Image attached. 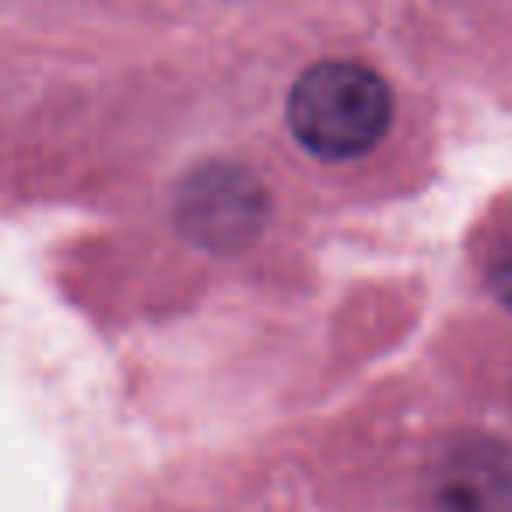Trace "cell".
<instances>
[{
  "instance_id": "cell-1",
  "label": "cell",
  "mask_w": 512,
  "mask_h": 512,
  "mask_svg": "<svg viewBox=\"0 0 512 512\" xmlns=\"http://www.w3.org/2000/svg\"><path fill=\"white\" fill-rule=\"evenodd\" d=\"M393 123V88L358 60H320L288 95L295 141L327 162L362 158Z\"/></svg>"
},
{
  "instance_id": "cell-2",
  "label": "cell",
  "mask_w": 512,
  "mask_h": 512,
  "mask_svg": "<svg viewBox=\"0 0 512 512\" xmlns=\"http://www.w3.org/2000/svg\"><path fill=\"white\" fill-rule=\"evenodd\" d=\"M271 197L253 169L207 162L183 179L176 193V225L211 253H235L264 232Z\"/></svg>"
},
{
  "instance_id": "cell-3",
  "label": "cell",
  "mask_w": 512,
  "mask_h": 512,
  "mask_svg": "<svg viewBox=\"0 0 512 512\" xmlns=\"http://www.w3.org/2000/svg\"><path fill=\"white\" fill-rule=\"evenodd\" d=\"M435 512H512V446L495 435H456L432 463Z\"/></svg>"
},
{
  "instance_id": "cell-4",
  "label": "cell",
  "mask_w": 512,
  "mask_h": 512,
  "mask_svg": "<svg viewBox=\"0 0 512 512\" xmlns=\"http://www.w3.org/2000/svg\"><path fill=\"white\" fill-rule=\"evenodd\" d=\"M481 267H484V281H488V288L495 292V299L512 309V211L488 228Z\"/></svg>"
}]
</instances>
